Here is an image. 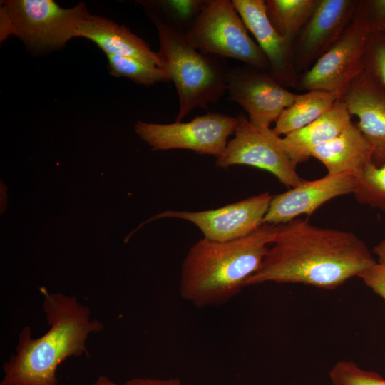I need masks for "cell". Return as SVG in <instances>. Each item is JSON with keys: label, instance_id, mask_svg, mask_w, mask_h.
<instances>
[{"label": "cell", "instance_id": "6da1fadb", "mask_svg": "<svg viewBox=\"0 0 385 385\" xmlns=\"http://www.w3.org/2000/svg\"><path fill=\"white\" fill-rule=\"evenodd\" d=\"M271 245L245 287L300 283L332 290L377 262L354 232L318 227L300 217L279 225Z\"/></svg>", "mask_w": 385, "mask_h": 385}, {"label": "cell", "instance_id": "7a4b0ae2", "mask_svg": "<svg viewBox=\"0 0 385 385\" xmlns=\"http://www.w3.org/2000/svg\"><path fill=\"white\" fill-rule=\"evenodd\" d=\"M40 292L49 329L34 338L29 326L22 328L15 354L3 364L0 385H59V365L70 357L88 356L89 336L104 329L76 297L51 293L45 287Z\"/></svg>", "mask_w": 385, "mask_h": 385}, {"label": "cell", "instance_id": "3957f363", "mask_svg": "<svg viewBox=\"0 0 385 385\" xmlns=\"http://www.w3.org/2000/svg\"><path fill=\"white\" fill-rule=\"evenodd\" d=\"M277 229L278 225L263 224L237 240L215 242L203 237L196 242L181 266L180 296L199 308L230 300L261 266Z\"/></svg>", "mask_w": 385, "mask_h": 385}, {"label": "cell", "instance_id": "277c9868", "mask_svg": "<svg viewBox=\"0 0 385 385\" xmlns=\"http://www.w3.org/2000/svg\"><path fill=\"white\" fill-rule=\"evenodd\" d=\"M155 26L160 49L158 51L164 68L173 81L178 96L176 121L180 122L195 108L207 109L217 103L227 90V71L215 58L192 47L182 31L163 20L157 13L147 9Z\"/></svg>", "mask_w": 385, "mask_h": 385}, {"label": "cell", "instance_id": "5b68a950", "mask_svg": "<svg viewBox=\"0 0 385 385\" xmlns=\"http://www.w3.org/2000/svg\"><path fill=\"white\" fill-rule=\"evenodd\" d=\"M91 15L83 2L65 9L52 0L1 1L0 42L15 36L32 53L58 49Z\"/></svg>", "mask_w": 385, "mask_h": 385}, {"label": "cell", "instance_id": "8992f818", "mask_svg": "<svg viewBox=\"0 0 385 385\" xmlns=\"http://www.w3.org/2000/svg\"><path fill=\"white\" fill-rule=\"evenodd\" d=\"M183 34L188 43L202 53L233 58L270 73L266 56L250 36L232 1L207 0Z\"/></svg>", "mask_w": 385, "mask_h": 385}, {"label": "cell", "instance_id": "52a82bcc", "mask_svg": "<svg viewBox=\"0 0 385 385\" xmlns=\"http://www.w3.org/2000/svg\"><path fill=\"white\" fill-rule=\"evenodd\" d=\"M378 32L357 2L353 17L341 36L308 70L297 76L294 88L344 92L364 71L369 41Z\"/></svg>", "mask_w": 385, "mask_h": 385}, {"label": "cell", "instance_id": "ba28073f", "mask_svg": "<svg viewBox=\"0 0 385 385\" xmlns=\"http://www.w3.org/2000/svg\"><path fill=\"white\" fill-rule=\"evenodd\" d=\"M237 124V117L207 113L186 123L160 124L140 120L135 124V131L153 150L185 149L219 158Z\"/></svg>", "mask_w": 385, "mask_h": 385}, {"label": "cell", "instance_id": "9c48e42d", "mask_svg": "<svg viewBox=\"0 0 385 385\" xmlns=\"http://www.w3.org/2000/svg\"><path fill=\"white\" fill-rule=\"evenodd\" d=\"M237 119L234 137L228 141L223 155L217 158V167L235 165L255 167L270 172L289 188L304 181L284 150L281 136L272 128L253 125L243 115L237 116Z\"/></svg>", "mask_w": 385, "mask_h": 385}, {"label": "cell", "instance_id": "30bf717a", "mask_svg": "<svg viewBox=\"0 0 385 385\" xmlns=\"http://www.w3.org/2000/svg\"><path fill=\"white\" fill-rule=\"evenodd\" d=\"M226 83L230 98L247 113L251 124L260 128H270L297 96L268 73L247 65L228 70Z\"/></svg>", "mask_w": 385, "mask_h": 385}, {"label": "cell", "instance_id": "8fae6325", "mask_svg": "<svg viewBox=\"0 0 385 385\" xmlns=\"http://www.w3.org/2000/svg\"><path fill=\"white\" fill-rule=\"evenodd\" d=\"M272 195L265 192L223 207L202 211L166 210L153 220L178 218L193 223L204 238L228 242L246 237L261 227Z\"/></svg>", "mask_w": 385, "mask_h": 385}, {"label": "cell", "instance_id": "7c38bea8", "mask_svg": "<svg viewBox=\"0 0 385 385\" xmlns=\"http://www.w3.org/2000/svg\"><path fill=\"white\" fill-rule=\"evenodd\" d=\"M357 0H319L293 43L294 65L299 75L308 70L341 36L351 21Z\"/></svg>", "mask_w": 385, "mask_h": 385}, {"label": "cell", "instance_id": "4fadbf2b", "mask_svg": "<svg viewBox=\"0 0 385 385\" xmlns=\"http://www.w3.org/2000/svg\"><path fill=\"white\" fill-rule=\"evenodd\" d=\"M354 183L351 174L327 173L317 180H304L299 185L272 196L263 223L279 225L301 215L309 216L329 200L353 193Z\"/></svg>", "mask_w": 385, "mask_h": 385}, {"label": "cell", "instance_id": "5bb4252c", "mask_svg": "<svg viewBox=\"0 0 385 385\" xmlns=\"http://www.w3.org/2000/svg\"><path fill=\"white\" fill-rule=\"evenodd\" d=\"M232 1L266 56L270 63L269 74L283 87L294 88L298 74L294 65L293 42L274 29L265 11V1Z\"/></svg>", "mask_w": 385, "mask_h": 385}, {"label": "cell", "instance_id": "9a60e30c", "mask_svg": "<svg viewBox=\"0 0 385 385\" xmlns=\"http://www.w3.org/2000/svg\"><path fill=\"white\" fill-rule=\"evenodd\" d=\"M340 99L350 115L359 119L356 125L373 150L372 163L377 167L385 164V90L364 70Z\"/></svg>", "mask_w": 385, "mask_h": 385}, {"label": "cell", "instance_id": "2e32d148", "mask_svg": "<svg viewBox=\"0 0 385 385\" xmlns=\"http://www.w3.org/2000/svg\"><path fill=\"white\" fill-rule=\"evenodd\" d=\"M77 37L91 40L106 55L134 58L163 67L158 52L128 28L109 19L91 15L79 27Z\"/></svg>", "mask_w": 385, "mask_h": 385}, {"label": "cell", "instance_id": "e0dca14e", "mask_svg": "<svg viewBox=\"0 0 385 385\" xmlns=\"http://www.w3.org/2000/svg\"><path fill=\"white\" fill-rule=\"evenodd\" d=\"M351 115L346 105L339 99L334 106L307 125L284 137V150L297 168L309 159L312 150L337 137L351 123Z\"/></svg>", "mask_w": 385, "mask_h": 385}, {"label": "cell", "instance_id": "ac0fdd59", "mask_svg": "<svg viewBox=\"0 0 385 385\" xmlns=\"http://www.w3.org/2000/svg\"><path fill=\"white\" fill-rule=\"evenodd\" d=\"M372 154L371 145L352 123L337 137L312 150L309 157L319 160L328 174L355 177L372 162Z\"/></svg>", "mask_w": 385, "mask_h": 385}, {"label": "cell", "instance_id": "d6986e66", "mask_svg": "<svg viewBox=\"0 0 385 385\" xmlns=\"http://www.w3.org/2000/svg\"><path fill=\"white\" fill-rule=\"evenodd\" d=\"M342 93L312 90L297 94L294 101L281 113L272 130L279 136H284L302 128L329 110Z\"/></svg>", "mask_w": 385, "mask_h": 385}, {"label": "cell", "instance_id": "ffe728a7", "mask_svg": "<svg viewBox=\"0 0 385 385\" xmlns=\"http://www.w3.org/2000/svg\"><path fill=\"white\" fill-rule=\"evenodd\" d=\"M319 1V0H266L265 11L277 32L294 43L312 16Z\"/></svg>", "mask_w": 385, "mask_h": 385}, {"label": "cell", "instance_id": "44dd1931", "mask_svg": "<svg viewBox=\"0 0 385 385\" xmlns=\"http://www.w3.org/2000/svg\"><path fill=\"white\" fill-rule=\"evenodd\" d=\"M108 68L111 76L127 78L144 86L158 82H170L167 71L155 64L134 58L106 55Z\"/></svg>", "mask_w": 385, "mask_h": 385}, {"label": "cell", "instance_id": "7402d4cb", "mask_svg": "<svg viewBox=\"0 0 385 385\" xmlns=\"http://www.w3.org/2000/svg\"><path fill=\"white\" fill-rule=\"evenodd\" d=\"M353 194L358 202L385 210V164H368L355 176Z\"/></svg>", "mask_w": 385, "mask_h": 385}, {"label": "cell", "instance_id": "603a6c76", "mask_svg": "<svg viewBox=\"0 0 385 385\" xmlns=\"http://www.w3.org/2000/svg\"><path fill=\"white\" fill-rule=\"evenodd\" d=\"M207 0H167L145 1L141 4L147 9H158L171 20V26L180 31V26H190L199 15ZM186 29V30H187Z\"/></svg>", "mask_w": 385, "mask_h": 385}, {"label": "cell", "instance_id": "cb8c5ba5", "mask_svg": "<svg viewBox=\"0 0 385 385\" xmlns=\"http://www.w3.org/2000/svg\"><path fill=\"white\" fill-rule=\"evenodd\" d=\"M332 385H385V379L379 374L361 369L354 361H337L330 369Z\"/></svg>", "mask_w": 385, "mask_h": 385}, {"label": "cell", "instance_id": "d4e9b609", "mask_svg": "<svg viewBox=\"0 0 385 385\" xmlns=\"http://www.w3.org/2000/svg\"><path fill=\"white\" fill-rule=\"evenodd\" d=\"M365 71L385 90V34L371 35L365 56Z\"/></svg>", "mask_w": 385, "mask_h": 385}, {"label": "cell", "instance_id": "484cf974", "mask_svg": "<svg viewBox=\"0 0 385 385\" xmlns=\"http://www.w3.org/2000/svg\"><path fill=\"white\" fill-rule=\"evenodd\" d=\"M358 277L385 300V266L376 262L361 272Z\"/></svg>", "mask_w": 385, "mask_h": 385}, {"label": "cell", "instance_id": "4316f807", "mask_svg": "<svg viewBox=\"0 0 385 385\" xmlns=\"http://www.w3.org/2000/svg\"><path fill=\"white\" fill-rule=\"evenodd\" d=\"M120 385H183L178 378L158 379L150 377H136Z\"/></svg>", "mask_w": 385, "mask_h": 385}, {"label": "cell", "instance_id": "83f0119b", "mask_svg": "<svg viewBox=\"0 0 385 385\" xmlns=\"http://www.w3.org/2000/svg\"><path fill=\"white\" fill-rule=\"evenodd\" d=\"M374 252L378 257V263L385 266V238L374 247Z\"/></svg>", "mask_w": 385, "mask_h": 385}, {"label": "cell", "instance_id": "f1b7e54d", "mask_svg": "<svg viewBox=\"0 0 385 385\" xmlns=\"http://www.w3.org/2000/svg\"><path fill=\"white\" fill-rule=\"evenodd\" d=\"M91 385H120L117 384L106 376H99Z\"/></svg>", "mask_w": 385, "mask_h": 385}, {"label": "cell", "instance_id": "f546056e", "mask_svg": "<svg viewBox=\"0 0 385 385\" xmlns=\"http://www.w3.org/2000/svg\"><path fill=\"white\" fill-rule=\"evenodd\" d=\"M384 34H385V25H384V31H383Z\"/></svg>", "mask_w": 385, "mask_h": 385}]
</instances>
